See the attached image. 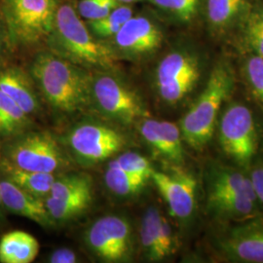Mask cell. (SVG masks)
<instances>
[{
    "label": "cell",
    "instance_id": "1",
    "mask_svg": "<svg viewBox=\"0 0 263 263\" xmlns=\"http://www.w3.org/2000/svg\"><path fill=\"white\" fill-rule=\"evenodd\" d=\"M28 72L40 98L58 112L76 114L90 107L92 71L47 49L35 54Z\"/></svg>",
    "mask_w": 263,
    "mask_h": 263
},
{
    "label": "cell",
    "instance_id": "2",
    "mask_svg": "<svg viewBox=\"0 0 263 263\" xmlns=\"http://www.w3.org/2000/svg\"><path fill=\"white\" fill-rule=\"evenodd\" d=\"M45 43L51 52L89 71L117 70L118 61L110 49L95 37L69 2H60Z\"/></svg>",
    "mask_w": 263,
    "mask_h": 263
},
{
    "label": "cell",
    "instance_id": "3",
    "mask_svg": "<svg viewBox=\"0 0 263 263\" xmlns=\"http://www.w3.org/2000/svg\"><path fill=\"white\" fill-rule=\"evenodd\" d=\"M235 87V74L226 61L213 67L207 83L179 122L182 140L201 151L212 140L218 113Z\"/></svg>",
    "mask_w": 263,
    "mask_h": 263
},
{
    "label": "cell",
    "instance_id": "4",
    "mask_svg": "<svg viewBox=\"0 0 263 263\" xmlns=\"http://www.w3.org/2000/svg\"><path fill=\"white\" fill-rule=\"evenodd\" d=\"M90 106L120 125H132L146 118L140 95L116 70L92 71Z\"/></svg>",
    "mask_w": 263,
    "mask_h": 263
},
{
    "label": "cell",
    "instance_id": "5",
    "mask_svg": "<svg viewBox=\"0 0 263 263\" xmlns=\"http://www.w3.org/2000/svg\"><path fill=\"white\" fill-rule=\"evenodd\" d=\"M60 0H0L11 49L45 43L56 17Z\"/></svg>",
    "mask_w": 263,
    "mask_h": 263
},
{
    "label": "cell",
    "instance_id": "6",
    "mask_svg": "<svg viewBox=\"0 0 263 263\" xmlns=\"http://www.w3.org/2000/svg\"><path fill=\"white\" fill-rule=\"evenodd\" d=\"M0 158L20 169L56 174L67 166L63 146L49 132L31 129L4 141Z\"/></svg>",
    "mask_w": 263,
    "mask_h": 263
},
{
    "label": "cell",
    "instance_id": "7",
    "mask_svg": "<svg viewBox=\"0 0 263 263\" xmlns=\"http://www.w3.org/2000/svg\"><path fill=\"white\" fill-rule=\"evenodd\" d=\"M128 142L122 131L108 124L82 121L67 132L64 143L78 164L92 167L121 153Z\"/></svg>",
    "mask_w": 263,
    "mask_h": 263
},
{
    "label": "cell",
    "instance_id": "8",
    "mask_svg": "<svg viewBox=\"0 0 263 263\" xmlns=\"http://www.w3.org/2000/svg\"><path fill=\"white\" fill-rule=\"evenodd\" d=\"M202 74L201 59L188 48L171 50L155 68L154 85L160 100L177 105L186 99L197 86Z\"/></svg>",
    "mask_w": 263,
    "mask_h": 263
},
{
    "label": "cell",
    "instance_id": "9",
    "mask_svg": "<svg viewBox=\"0 0 263 263\" xmlns=\"http://www.w3.org/2000/svg\"><path fill=\"white\" fill-rule=\"evenodd\" d=\"M218 141L226 156L241 169H248L258 149V132L252 110L240 103L230 104L221 114Z\"/></svg>",
    "mask_w": 263,
    "mask_h": 263
},
{
    "label": "cell",
    "instance_id": "10",
    "mask_svg": "<svg viewBox=\"0 0 263 263\" xmlns=\"http://www.w3.org/2000/svg\"><path fill=\"white\" fill-rule=\"evenodd\" d=\"M165 40L159 21L146 13L134 14L113 37L104 41L117 61L140 62L156 54Z\"/></svg>",
    "mask_w": 263,
    "mask_h": 263
},
{
    "label": "cell",
    "instance_id": "11",
    "mask_svg": "<svg viewBox=\"0 0 263 263\" xmlns=\"http://www.w3.org/2000/svg\"><path fill=\"white\" fill-rule=\"evenodd\" d=\"M133 228L128 218L107 215L96 219L85 232V243L91 253L107 263L127 262L134 252Z\"/></svg>",
    "mask_w": 263,
    "mask_h": 263
},
{
    "label": "cell",
    "instance_id": "12",
    "mask_svg": "<svg viewBox=\"0 0 263 263\" xmlns=\"http://www.w3.org/2000/svg\"><path fill=\"white\" fill-rule=\"evenodd\" d=\"M216 247L230 261L263 263V216L256 215L227 228L217 236Z\"/></svg>",
    "mask_w": 263,
    "mask_h": 263
},
{
    "label": "cell",
    "instance_id": "13",
    "mask_svg": "<svg viewBox=\"0 0 263 263\" xmlns=\"http://www.w3.org/2000/svg\"><path fill=\"white\" fill-rule=\"evenodd\" d=\"M172 173L153 171L151 180L169 208L170 214L180 221L189 219L196 207L197 180L191 173L175 167Z\"/></svg>",
    "mask_w": 263,
    "mask_h": 263
},
{
    "label": "cell",
    "instance_id": "14",
    "mask_svg": "<svg viewBox=\"0 0 263 263\" xmlns=\"http://www.w3.org/2000/svg\"><path fill=\"white\" fill-rule=\"evenodd\" d=\"M140 134L160 159L174 167H181L184 163L183 140L179 125L144 118L140 122Z\"/></svg>",
    "mask_w": 263,
    "mask_h": 263
},
{
    "label": "cell",
    "instance_id": "15",
    "mask_svg": "<svg viewBox=\"0 0 263 263\" xmlns=\"http://www.w3.org/2000/svg\"><path fill=\"white\" fill-rule=\"evenodd\" d=\"M0 192L6 212L27 217L45 228L56 226L48 213L45 199L28 193L2 175H0Z\"/></svg>",
    "mask_w": 263,
    "mask_h": 263
},
{
    "label": "cell",
    "instance_id": "16",
    "mask_svg": "<svg viewBox=\"0 0 263 263\" xmlns=\"http://www.w3.org/2000/svg\"><path fill=\"white\" fill-rule=\"evenodd\" d=\"M0 90L29 117L40 112L41 98L28 70L20 66L0 64Z\"/></svg>",
    "mask_w": 263,
    "mask_h": 263
},
{
    "label": "cell",
    "instance_id": "17",
    "mask_svg": "<svg viewBox=\"0 0 263 263\" xmlns=\"http://www.w3.org/2000/svg\"><path fill=\"white\" fill-rule=\"evenodd\" d=\"M251 5V0H205L208 28L215 35H224L239 27Z\"/></svg>",
    "mask_w": 263,
    "mask_h": 263
},
{
    "label": "cell",
    "instance_id": "18",
    "mask_svg": "<svg viewBox=\"0 0 263 263\" xmlns=\"http://www.w3.org/2000/svg\"><path fill=\"white\" fill-rule=\"evenodd\" d=\"M207 190L208 212L224 220H245L256 216L257 203L244 194L216 190Z\"/></svg>",
    "mask_w": 263,
    "mask_h": 263
},
{
    "label": "cell",
    "instance_id": "19",
    "mask_svg": "<svg viewBox=\"0 0 263 263\" xmlns=\"http://www.w3.org/2000/svg\"><path fill=\"white\" fill-rule=\"evenodd\" d=\"M38 253L36 238L25 231H11L0 239V262H32Z\"/></svg>",
    "mask_w": 263,
    "mask_h": 263
},
{
    "label": "cell",
    "instance_id": "20",
    "mask_svg": "<svg viewBox=\"0 0 263 263\" xmlns=\"http://www.w3.org/2000/svg\"><path fill=\"white\" fill-rule=\"evenodd\" d=\"M0 175L10 179L28 193L43 199L50 194L52 185L56 179L55 174L20 169L1 158Z\"/></svg>",
    "mask_w": 263,
    "mask_h": 263
},
{
    "label": "cell",
    "instance_id": "21",
    "mask_svg": "<svg viewBox=\"0 0 263 263\" xmlns=\"http://www.w3.org/2000/svg\"><path fill=\"white\" fill-rule=\"evenodd\" d=\"M164 19L175 25L190 26L204 10L205 0H147Z\"/></svg>",
    "mask_w": 263,
    "mask_h": 263
},
{
    "label": "cell",
    "instance_id": "22",
    "mask_svg": "<svg viewBox=\"0 0 263 263\" xmlns=\"http://www.w3.org/2000/svg\"><path fill=\"white\" fill-rule=\"evenodd\" d=\"M30 126L31 117L0 90V141L4 142L30 130Z\"/></svg>",
    "mask_w": 263,
    "mask_h": 263
},
{
    "label": "cell",
    "instance_id": "23",
    "mask_svg": "<svg viewBox=\"0 0 263 263\" xmlns=\"http://www.w3.org/2000/svg\"><path fill=\"white\" fill-rule=\"evenodd\" d=\"M92 201L93 191L67 199H56L51 196L45 198L48 213L55 224L66 223L82 216L92 205Z\"/></svg>",
    "mask_w": 263,
    "mask_h": 263
},
{
    "label": "cell",
    "instance_id": "24",
    "mask_svg": "<svg viewBox=\"0 0 263 263\" xmlns=\"http://www.w3.org/2000/svg\"><path fill=\"white\" fill-rule=\"evenodd\" d=\"M162 215L156 207H149L141 218L140 240L144 256L151 261H160L159 224Z\"/></svg>",
    "mask_w": 263,
    "mask_h": 263
},
{
    "label": "cell",
    "instance_id": "25",
    "mask_svg": "<svg viewBox=\"0 0 263 263\" xmlns=\"http://www.w3.org/2000/svg\"><path fill=\"white\" fill-rule=\"evenodd\" d=\"M134 14L131 4H119L104 18L86 22V24L95 37L106 41L113 37Z\"/></svg>",
    "mask_w": 263,
    "mask_h": 263
},
{
    "label": "cell",
    "instance_id": "26",
    "mask_svg": "<svg viewBox=\"0 0 263 263\" xmlns=\"http://www.w3.org/2000/svg\"><path fill=\"white\" fill-rule=\"evenodd\" d=\"M104 179L107 189L118 197H129L139 193L147 182L127 173L111 161L104 172Z\"/></svg>",
    "mask_w": 263,
    "mask_h": 263
},
{
    "label": "cell",
    "instance_id": "27",
    "mask_svg": "<svg viewBox=\"0 0 263 263\" xmlns=\"http://www.w3.org/2000/svg\"><path fill=\"white\" fill-rule=\"evenodd\" d=\"M89 191H93L91 176L85 173H70L56 178L48 196L67 199Z\"/></svg>",
    "mask_w": 263,
    "mask_h": 263
},
{
    "label": "cell",
    "instance_id": "28",
    "mask_svg": "<svg viewBox=\"0 0 263 263\" xmlns=\"http://www.w3.org/2000/svg\"><path fill=\"white\" fill-rule=\"evenodd\" d=\"M111 162L133 176L147 181L151 179V175L154 171L149 160L137 152L128 151L119 153Z\"/></svg>",
    "mask_w": 263,
    "mask_h": 263
},
{
    "label": "cell",
    "instance_id": "29",
    "mask_svg": "<svg viewBox=\"0 0 263 263\" xmlns=\"http://www.w3.org/2000/svg\"><path fill=\"white\" fill-rule=\"evenodd\" d=\"M244 73L254 97L263 105V58L251 54L245 61Z\"/></svg>",
    "mask_w": 263,
    "mask_h": 263
},
{
    "label": "cell",
    "instance_id": "30",
    "mask_svg": "<svg viewBox=\"0 0 263 263\" xmlns=\"http://www.w3.org/2000/svg\"><path fill=\"white\" fill-rule=\"evenodd\" d=\"M119 4L117 0H80L76 11L85 22L102 19Z\"/></svg>",
    "mask_w": 263,
    "mask_h": 263
},
{
    "label": "cell",
    "instance_id": "31",
    "mask_svg": "<svg viewBox=\"0 0 263 263\" xmlns=\"http://www.w3.org/2000/svg\"><path fill=\"white\" fill-rule=\"evenodd\" d=\"M240 37L255 38L263 41V4H253L238 28Z\"/></svg>",
    "mask_w": 263,
    "mask_h": 263
},
{
    "label": "cell",
    "instance_id": "32",
    "mask_svg": "<svg viewBox=\"0 0 263 263\" xmlns=\"http://www.w3.org/2000/svg\"><path fill=\"white\" fill-rule=\"evenodd\" d=\"M175 239L173 228L168 219L162 216L159 224V251L161 259L168 257L174 253Z\"/></svg>",
    "mask_w": 263,
    "mask_h": 263
},
{
    "label": "cell",
    "instance_id": "33",
    "mask_svg": "<svg viewBox=\"0 0 263 263\" xmlns=\"http://www.w3.org/2000/svg\"><path fill=\"white\" fill-rule=\"evenodd\" d=\"M250 179L252 180L258 204L263 205V160L253 169Z\"/></svg>",
    "mask_w": 263,
    "mask_h": 263
},
{
    "label": "cell",
    "instance_id": "34",
    "mask_svg": "<svg viewBox=\"0 0 263 263\" xmlns=\"http://www.w3.org/2000/svg\"><path fill=\"white\" fill-rule=\"evenodd\" d=\"M77 259L76 252L68 248H59L49 256V262L51 263H76Z\"/></svg>",
    "mask_w": 263,
    "mask_h": 263
},
{
    "label": "cell",
    "instance_id": "35",
    "mask_svg": "<svg viewBox=\"0 0 263 263\" xmlns=\"http://www.w3.org/2000/svg\"><path fill=\"white\" fill-rule=\"evenodd\" d=\"M11 45H10L9 34L8 29L6 27V23L3 17V14L0 9V64L4 54L7 51H11Z\"/></svg>",
    "mask_w": 263,
    "mask_h": 263
},
{
    "label": "cell",
    "instance_id": "36",
    "mask_svg": "<svg viewBox=\"0 0 263 263\" xmlns=\"http://www.w3.org/2000/svg\"><path fill=\"white\" fill-rule=\"evenodd\" d=\"M5 209L2 203V199H1V192H0V226L5 221Z\"/></svg>",
    "mask_w": 263,
    "mask_h": 263
},
{
    "label": "cell",
    "instance_id": "37",
    "mask_svg": "<svg viewBox=\"0 0 263 263\" xmlns=\"http://www.w3.org/2000/svg\"><path fill=\"white\" fill-rule=\"evenodd\" d=\"M119 3L121 4H131L133 5L134 3L136 2H139V1H142V0H117Z\"/></svg>",
    "mask_w": 263,
    "mask_h": 263
}]
</instances>
